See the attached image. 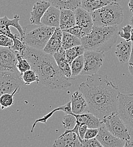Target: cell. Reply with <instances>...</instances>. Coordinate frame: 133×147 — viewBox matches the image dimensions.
I'll return each instance as SVG.
<instances>
[{"label":"cell","mask_w":133,"mask_h":147,"mask_svg":"<svg viewBox=\"0 0 133 147\" xmlns=\"http://www.w3.org/2000/svg\"><path fill=\"white\" fill-rule=\"evenodd\" d=\"M78 89L87 101L89 112L101 121L104 117L118 112L119 88L107 75L96 74L88 76Z\"/></svg>","instance_id":"cell-1"},{"label":"cell","mask_w":133,"mask_h":147,"mask_svg":"<svg viewBox=\"0 0 133 147\" xmlns=\"http://www.w3.org/2000/svg\"><path fill=\"white\" fill-rule=\"evenodd\" d=\"M22 55L26 59L38 75L40 82L45 87L52 90H61L72 86L70 79L59 70L53 55L28 45Z\"/></svg>","instance_id":"cell-2"},{"label":"cell","mask_w":133,"mask_h":147,"mask_svg":"<svg viewBox=\"0 0 133 147\" xmlns=\"http://www.w3.org/2000/svg\"><path fill=\"white\" fill-rule=\"evenodd\" d=\"M118 27L113 26H94L91 32L81 38L82 45L86 50L107 52L116 42L118 35Z\"/></svg>","instance_id":"cell-3"},{"label":"cell","mask_w":133,"mask_h":147,"mask_svg":"<svg viewBox=\"0 0 133 147\" xmlns=\"http://www.w3.org/2000/svg\"><path fill=\"white\" fill-rule=\"evenodd\" d=\"M91 14L94 25L98 26H118L124 18L123 9L117 2H111Z\"/></svg>","instance_id":"cell-4"},{"label":"cell","mask_w":133,"mask_h":147,"mask_svg":"<svg viewBox=\"0 0 133 147\" xmlns=\"http://www.w3.org/2000/svg\"><path fill=\"white\" fill-rule=\"evenodd\" d=\"M56 28L54 27L41 24L38 28L28 32H26L22 41L30 47L43 51Z\"/></svg>","instance_id":"cell-5"},{"label":"cell","mask_w":133,"mask_h":147,"mask_svg":"<svg viewBox=\"0 0 133 147\" xmlns=\"http://www.w3.org/2000/svg\"><path fill=\"white\" fill-rule=\"evenodd\" d=\"M101 122L115 137L125 141L131 139L128 129L118 112H114L104 117Z\"/></svg>","instance_id":"cell-6"},{"label":"cell","mask_w":133,"mask_h":147,"mask_svg":"<svg viewBox=\"0 0 133 147\" xmlns=\"http://www.w3.org/2000/svg\"><path fill=\"white\" fill-rule=\"evenodd\" d=\"M118 113L127 126L133 139V93L120 92L118 97Z\"/></svg>","instance_id":"cell-7"},{"label":"cell","mask_w":133,"mask_h":147,"mask_svg":"<svg viewBox=\"0 0 133 147\" xmlns=\"http://www.w3.org/2000/svg\"><path fill=\"white\" fill-rule=\"evenodd\" d=\"M24 84L20 72L0 71V92L12 93L16 90H20Z\"/></svg>","instance_id":"cell-8"},{"label":"cell","mask_w":133,"mask_h":147,"mask_svg":"<svg viewBox=\"0 0 133 147\" xmlns=\"http://www.w3.org/2000/svg\"><path fill=\"white\" fill-rule=\"evenodd\" d=\"M83 56L84 66L80 75L90 76L96 74L101 68L104 62V52L86 50Z\"/></svg>","instance_id":"cell-9"},{"label":"cell","mask_w":133,"mask_h":147,"mask_svg":"<svg viewBox=\"0 0 133 147\" xmlns=\"http://www.w3.org/2000/svg\"><path fill=\"white\" fill-rule=\"evenodd\" d=\"M18 59L15 52L9 48H0V71L19 72Z\"/></svg>","instance_id":"cell-10"},{"label":"cell","mask_w":133,"mask_h":147,"mask_svg":"<svg viewBox=\"0 0 133 147\" xmlns=\"http://www.w3.org/2000/svg\"><path fill=\"white\" fill-rule=\"evenodd\" d=\"M98 129L99 132L96 138L103 147H125L126 141L115 137L107 129L104 123H102L101 125Z\"/></svg>","instance_id":"cell-11"},{"label":"cell","mask_w":133,"mask_h":147,"mask_svg":"<svg viewBox=\"0 0 133 147\" xmlns=\"http://www.w3.org/2000/svg\"><path fill=\"white\" fill-rule=\"evenodd\" d=\"M76 24L82 27L86 35L89 34L94 27V22L91 13L80 7L74 11Z\"/></svg>","instance_id":"cell-12"},{"label":"cell","mask_w":133,"mask_h":147,"mask_svg":"<svg viewBox=\"0 0 133 147\" xmlns=\"http://www.w3.org/2000/svg\"><path fill=\"white\" fill-rule=\"evenodd\" d=\"M51 6V4L49 1L44 0H39L37 1L34 5L31 12L30 20L31 24L36 26L41 25V19Z\"/></svg>","instance_id":"cell-13"},{"label":"cell","mask_w":133,"mask_h":147,"mask_svg":"<svg viewBox=\"0 0 133 147\" xmlns=\"http://www.w3.org/2000/svg\"><path fill=\"white\" fill-rule=\"evenodd\" d=\"M72 110L73 114H82L89 112V106L83 94L80 91L73 93L71 98Z\"/></svg>","instance_id":"cell-14"},{"label":"cell","mask_w":133,"mask_h":147,"mask_svg":"<svg viewBox=\"0 0 133 147\" xmlns=\"http://www.w3.org/2000/svg\"><path fill=\"white\" fill-rule=\"evenodd\" d=\"M60 14L61 10L51 5L42 17L41 23L43 25L49 27H59Z\"/></svg>","instance_id":"cell-15"},{"label":"cell","mask_w":133,"mask_h":147,"mask_svg":"<svg viewBox=\"0 0 133 147\" xmlns=\"http://www.w3.org/2000/svg\"><path fill=\"white\" fill-rule=\"evenodd\" d=\"M53 147H82V145L76 133L69 132L65 135L59 136L55 141Z\"/></svg>","instance_id":"cell-16"},{"label":"cell","mask_w":133,"mask_h":147,"mask_svg":"<svg viewBox=\"0 0 133 147\" xmlns=\"http://www.w3.org/2000/svg\"><path fill=\"white\" fill-rule=\"evenodd\" d=\"M62 34L63 31L59 27L56 28L53 34L43 49V51L53 55L57 52L62 48Z\"/></svg>","instance_id":"cell-17"},{"label":"cell","mask_w":133,"mask_h":147,"mask_svg":"<svg viewBox=\"0 0 133 147\" xmlns=\"http://www.w3.org/2000/svg\"><path fill=\"white\" fill-rule=\"evenodd\" d=\"M132 48V41H126L125 40L121 41L116 46L115 54L121 63L124 64L129 62L131 55Z\"/></svg>","instance_id":"cell-18"},{"label":"cell","mask_w":133,"mask_h":147,"mask_svg":"<svg viewBox=\"0 0 133 147\" xmlns=\"http://www.w3.org/2000/svg\"><path fill=\"white\" fill-rule=\"evenodd\" d=\"M65 52L66 51L61 48L53 55V57L62 73L65 76L71 78L72 76L71 66L66 59Z\"/></svg>","instance_id":"cell-19"},{"label":"cell","mask_w":133,"mask_h":147,"mask_svg":"<svg viewBox=\"0 0 133 147\" xmlns=\"http://www.w3.org/2000/svg\"><path fill=\"white\" fill-rule=\"evenodd\" d=\"M76 118V123L79 125L85 124L88 128L99 129L102 124L101 121L91 113L82 114H73Z\"/></svg>","instance_id":"cell-20"},{"label":"cell","mask_w":133,"mask_h":147,"mask_svg":"<svg viewBox=\"0 0 133 147\" xmlns=\"http://www.w3.org/2000/svg\"><path fill=\"white\" fill-rule=\"evenodd\" d=\"M76 25L74 11L69 9L61 10L59 28L63 31Z\"/></svg>","instance_id":"cell-21"},{"label":"cell","mask_w":133,"mask_h":147,"mask_svg":"<svg viewBox=\"0 0 133 147\" xmlns=\"http://www.w3.org/2000/svg\"><path fill=\"white\" fill-rule=\"evenodd\" d=\"M51 5L59 9H69L75 11L81 7V0H48Z\"/></svg>","instance_id":"cell-22"},{"label":"cell","mask_w":133,"mask_h":147,"mask_svg":"<svg viewBox=\"0 0 133 147\" xmlns=\"http://www.w3.org/2000/svg\"><path fill=\"white\" fill-rule=\"evenodd\" d=\"M57 111H63L65 114H72V103L71 101L68 102V103H66V104L62 105V106H60L59 107H58L57 108L53 109L52 111H50L49 113H48L47 114L45 115L44 117H43L42 118H40L39 119H36L35 122L34 123V124L32 126L31 129V132H33L35 127L36 126V124L38 123H46L47 122V121L48 120L49 118H50L53 115V114Z\"/></svg>","instance_id":"cell-23"},{"label":"cell","mask_w":133,"mask_h":147,"mask_svg":"<svg viewBox=\"0 0 133 147\" xmlns=\"http://www.w3.org/2000/svg\"><path fill=\"white\" fill-rule=\"evenodd\" d=\"M110 2L109 0H81V7L92 13Z\"/></svg>","instance_id":"cell-24"},{"label":"cell","mask_w":133,"mask_h":147,"mask_svg":"<svg viewBox=\"0 0 133 147\" xmlns=\"http://www.w3.org/2000/svg\"><path fill=\"white\" fill-rule=\"evenodd\" d=\"M80 45H82L81 38L63 31L62 48L64 50L66 51L68 49Z\"/></svg>","instance_id":"cell-25"},{"label":"cell","mask_w":133,"mask_h":147,"mask_svg":"<svg viewBox=\"0 0 133 147\" xmlns=\"http://www.w3.org/2000/svg\"><path fill=\"white\" fill-rule=\"evenodd\" d=\"M19 16L17 14H15L14 18L12 19L8 18L6 16H4L3 17L0 18V24L7 25L10 27L12 26L16 28L19 32L20 36L22 40L23 37L24 36V35L26 34V29H24L20 26V24H19Z\"/></svg>","instance_id":"cell-26"},{"label":"cell","mask_w":133,"mask_h":147,"mask_svg":"<svg viewBox=\"0 0 133 147\" xmlns=\"http://www.w3.org/2000/svg\"><path fill=\"white\" fill-rule=\"evenodd\" d=\"M86 49L82 45H78L68 49L65 52V55L66 59L70 66L73 61L80 55H83Z\"/></svg>","instance_id":"cell-27"},{"label":"cell","mask_w":133,"mask_h":147,"mask_svg":"<svg viewBox=\"0 0 133 147\" xmlns=\"http://www.w3.org/2000/svg\"><path fill=\"white\" fill-rule=\"evenodd\" d=\"M19 90H16L12 93H4L0 97V105L2 110L10 108L14 103V95L18 93Z\"/></svg>","instance_id":"cell-28"},{"label":"cell","mask_w":133,"mask_h":147,"mask_svg":"<svg viewBox=\"0 0 133 147\" xmlns=\"http://www.w3.org/2000/svg\"><path fill=\"white\" fill-rule=\"evenodd\" d=\"M84 66V56L80 55L76 58L71 64L72 76H76L80 74Z\"/></svg>","instance_id":"cell-29"},{"label":"cell","mask_w":133,"mask_h":147,"mask_svg":"<svg viewBox=\"0 0 133 147\" xmlns=\"http://www.w3.org/2000/svg\"><path fill=\"white\" fill-rule=\"evenodd\" d=\"M21 74L22 80L26 85H30L34 82H36L37 84H38L40 82L38 75L34 70H27Z\"/></svg>","instance_id":"cell-30"},{"label":"cell","mask_w":133,"mask_h":147,"mask_svg":"<svg viewBox=\"0 0 133 147\" xmlns=\"http://www.w3.org/2000/svg\"><path fill=\"white\" fill-rule=\"evenodd\" d=\"M17 55V58L18 59L17 63V68L19 72L21 74L24 73L25 71L31 70V66L28 61L23 57V56L19 53L18 52H14Z\"/></svg>","instance_id":"cell-31"},{"label":"cell","mask_w":133,"mask_h":147,"mask_svg":"<svg viewBox=\"0 0 133 147\" xmlns=\"http://www.w3.org/2000/svg\"><path fill=\"white\" fill-rule=\"evenodd\" d=\"M62 123L66 129H74L76 124V116L72 114H65L62 121Z\"/></svg>","instance_id":"cell-32"},{"label":"cell","mask_w":133,"mask_h":147,"mask_svg":"<svg viewBox=\"0 0 133 147\" xmlns=\"http://www.w3.org/2000/svg\"><path fill=\"white\" fill-rule=\"evenodd\" d=\"M13 40L14 45L10 49L14 52H18L22 55L27 45L22 40L21 37H19L17 34H15V38Z\"/></svg>","instance_id":"cell-33"},{"label":"cell","mask_w":133,"mask_h":147,"mask_svg":"<svg viewBox=\"0 0 133 147\" xmlns=\"http://www.w3.org/2000/svg\"><path fill=\"white\" fill-rule=\"evenodd\" d=\"M133 27L129 24H127L119 31L118 35L121 38L125 40L126 41H131V31Z\"/></svg>","instance_id":"cell-34"},{"label":"cell","mask_w":133,"mask_h":147,"mask_svg":"<svg viewBox=\"0 0 133 147\" xmlns=\"http://www.w3.org/2000/svg\"><path fill=\"white\" fill-rule=\"evenodd\" d=\"M63 31L68 32H69L76 36L80 38H81L82 37L85 36L82 27H80L79 26L76 25V26H73V27H71V28L66 29V30H64Z\"/></svg>","instance_id":"cell-35"},{"label":"cell","mask_w":133,"mask_h":147,"mask_svg":"<svg viewBox=\"0 0 133 147\" xmlns=\"http://www.w3.org/2000/svg\"><path fill=\"white\" fill-rule=\"evenodd\" d=\"M14 45V40L5 35L0 34V46L10 48Z\"/></svg>","instance_id":"cell-36"},{"label":"cell","mask_w":133,"mask_h":147,"mask_svg":"<svg viewBox=\"0 0 133 147\" xmlns=\"http://www.w3.org/2000/svg\"><path fill=\"white\" fill-rule=\"evenodd\" d=\"M82 147H103L96 138L91 139H84L82 143Z\"/></svg>","instance_id":"cell-37"},{"label":"cell","mask_w":133,"mask_h":147,"mask_svg":"<svg viewBox=\"0 0 133 147\" xmlns=\"http://www.w3.org/2000/svg\"><path fill=\"white\" fill-rule=\"evenodd\" d=\"M99 132V129L88 128L85 134L84 139H91L96 138Z\"/></svg>","instance_id":"cell-38"},{"label":"cell","mask_w":133,"mask_h":147,"mask_svg":"<svg viewBox=\"0 0 133 147\" xmlns=\"http://www.w3.org/2000/svg\"><path fill=\"white\" fill-rule=\"evenodd\" d=\"M88 129V126L85 124H81L79 126V134L83 140L84 139V136Z\"/></svg>","instance_id":"cell-39"},{"label":"cell","mask_w":133,"mask_h":147,"mask_svg":"<svg viewBox=\"0 0 133 147\" xmlns=\"http://www.w3.org/2000/svg\"><path fill=\"white\" fill-rule=\"evenodd\" d=\"M125 147H133V139H130L126 141Z\"/></svg>","instance_id":"cell-40"},{"label":"cell","mask_w":133,"mask_h":147,"mask_svg":"<svg viewBox=\"0 0 133 147\" xmlns=\"http://www.w3.org/2000/svg\"><path fill=\"white\" fill-rule=\"evenodd\" d=\"M129 66H133V42H132V52H131L130 59H129Z\"/></svg>","instance_id":"cell-41"},{"label":"cell","mask_w":133,"mask_h":147,"mask_svg":"<svg viewBox=\"0 0 133 147\" xmlns=\"http://www.w3.org/2000/svg\"><path fill=\"white\" fill-rule=\"evenodd\" d=\"M128 6L130 11L133 13V0H129V2L128 3Z\"/></svg>","instance_id":"cell-42"},{"label":"cell","mask_w":133,"mask_h":147,"mask_svg":"<svg viewBox=\"0 0 133 147\" xmlns=\"http://www.w3.org/2000/svg\"><path fill=\"white\" fill-rule=\"evenodd\" d=\"M129 23L132 26V27L133 28V13L131 15L130 19H129Z\"/></svg>","instance_id":"cell-43"},{"label":"cell","mask_w":133,"mask_h":147,"mask_svg":"<svg viewBox=\"0 0 133 147\" xmlns=\"http://www.w3.org/2000/svg\"><path fill=\"white\" fill-rule=\"evenodd\" d=\"M129 71L130 74L133 76V66H129Z\"/></svg>","instance_id":"cell-44"},{"label":"cell","mask_w":133,"mask_h":147,"mask_svg":"<svg viewBox=\"0 0 133 147\" xmlns=\"http://www.w3.org/2000/svg\"><path fill=\"white\" fill-rule=\"evenodd\" d=\"M131 41L133 42V28L131 31Z\"/></svg>","instance_id":"cell-45"},{"label":"cell","mask_w":133,"mask_h":147,"mask_svg":"<svg viewBox=\"0 0 133 147\" xmlns=\"http://www.w3.org/2000/svg\"><path fill=\"white\" fill-rule=\"evenodd\" d=\"M109 1H111V2H118L121 1L122 0H109Z\"/></svg>","instance_id":"cell-46"}]
</instances>
